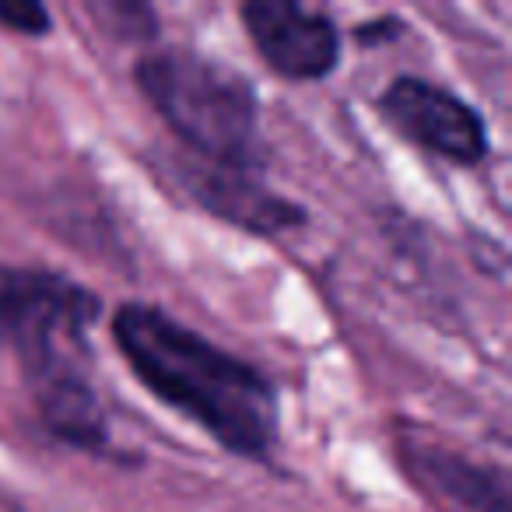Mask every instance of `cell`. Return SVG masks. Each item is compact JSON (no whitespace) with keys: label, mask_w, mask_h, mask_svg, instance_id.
<instances>
[{"label":"cell","mask_w":512,"mask_h":512,"mask_svg":"<svg viewBox=\"0 0 512 512\" xmlns=\"http://www.w3.org/2000/svg\"><path fill=\"white\" fill-rule=\"evenodd\" d=\"M116 348L148 390L190 414L228 453H271L278 439V393L264 372L214 348L155 306H123L113 320Z\"/></svg>","instance_id":"cell-1"},{"label":"cell","mask_w":512,"mask_h":512,"mask_svg":"<svg viewBox=\"0 0 512 512\" xmlns=\"http://www.w3.org/2000/svg\"><path fill=\"white\" fill-rule=\"evenodd\" d=\"M99 299L53 271L0 274V334L22 358L43 421L67 442L99 449L106 418L88 383V327Z\"/></svg>","instance_id":"cell-2"},{"label":"cell","mask_w":512,"mask_h":512,"mask_svg":"<svg viewBox=\"0 0 512 512\" xmlns=\"http://www.w3.org/2000/svg\"><path fill=\"white\" fill-rule=\"evenodd\" d=\"M137 85L200 162L260 165V102L249 81L186 50H165L137 64Z\"/></svg>","instance_id":"cell-3"},{"label":"cell","mask_w":512,"mask_h":512,"mask_svg":"<svg viewBox=\"0 0 512 512\" xmlns=\"http://www.w3.org/2000/svg\"><path fill=\"white\" fill-rule=\"evenodd\" d=\"M383 113L400 134L439 158L477 165L488 155V130L481 116L432 81L397 78L383 92Z\"/></svg>","instance_id":"cell-4"},{"label":"cell","mask_w":512,"mask_h":512,"mask_svg":"<svg viewBox=\"0 0 512 512\" xmlns=\"http://www.w3.org/2000/svg\"><path fill=\"white\" fill-rule=\"evenodd\" d=\"M242 22L256 50L285 78L320 81L341 60V36L334 22L292 0H249Z\"/></svg>","instance_id":"cell-5"},{"label":"cell","mask_w":512,"mask_h":512,"mask_svg":"<svg viewBox=\"0 0 512 512\" xmlns=\"http://www.w3.org/2000/svg\"><path fill=\"white\" fill-rule=\"evenodd\" d=\"M186 186L197 193L204 207H211L218 218L232 221L249 232H285L299 225L302 211L288 200L274 197L271 190L256 183L249 169H228V165L197 162L186 172Z\"/></svg>","instance_id":"cell-6"},{"label":"cell","mask_w":512,"mask_h":512,"mask_svg":"<svg viewBox=\"0 0 512 512\" xmlns=\"http://www.w3.org/2000/svg\"><path fill=\"white\" fill-rule=\"evenodd\" d=\"M425 467L432 470V481L460 502H470L484 512H505L502 477H488L484 470L467 467L453 456H425Z\"/></svg>","instance_id":"cell-7"},{"label":"cell","mask_w":512,"mask_h":512,"mask_svg":"<svg viewBox=\"0 0 512 512\" xmlns=\"http://www.w3.org/2000/svg\"><path fill=\"white\" fill-rule=\"evenodd\" d=\"M0 25L25 36H43L50 32V11L36 0H0Z\"/></svg>","instance_id":"cell-8"}]
</instances>
